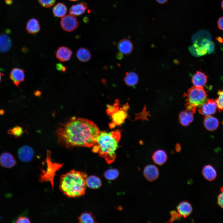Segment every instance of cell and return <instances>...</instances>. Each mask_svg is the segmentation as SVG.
I'll list each match as a JSON object with an SVG mask.
<instances>
[{
    "label": "cell",
    "instance_id": "d6a6232c",
    "mask_svg": "<svg viewBox=\"0 0 223 223\" xmlns=\"http://www.w3.org/2000/svg\"><path fill=\"white\" fill-rule=\"evenodd\" d=\"M40 4L45 7H49L54 5L55 0H38Z\"/></svg>",
    "mask_w": 223,
    "mask_h": 223
},
{
    "label": "cell",
    "instance_id": "9a60e30c",
    "mask_svg": "<svg viewBox=\"0 0 223 223\" xmlns=\"http://www.w3.org/2000/svg\"><path fill=\"white\" fill-rule=\"evenodd\" d=\"M117 46L119 51L125 55L130 54L133 49L132 43L127 39H123L120 40L118 42Z\"/></svg>",
    "mask_w": 223,
    "mask_h": 223
},
{
    "label": "cell",
    "instance_id": "ba28073f",
    "mask_svg": "<svg viewBox=\"0 0 223 223\" xmlns=\"http://www.w3.org/2000/svg\"><path fill=\"white\" fill-rule=\"evenodd\" d=\"M216 103L213 99H207L206 102L201 105L198 109L199 113L205 116H210L216 112Z\"/></svg>",
    "mask_w": 223,
    "mask_h": 223
},
{
    "label": "cell",
    "instance_id": "5bb4252c",
    "mask_svg": "<svg viewBox=\"0 0 223 223\" xmlns=\"http://www.w3.org/2000/svg\"><path fill=\"white\" fill-rule=\"evenodd\" d=\"M177 212L184 218L189 216L193 211L191 205L189 202L183 201L179 203L177 207Z\"/></svg>",
    "mask_w": 223,
    "mask_h": 223
},
{
    "label": "cell",
    "instance_id": "d4e9b609",
    "mask_svg": "<svg viewBox=\"0 0 223 223\" xmlns=\"http://www.w3.org/2000/svg\"><path fill=\"white\" fill-rule=\"evenodd\" d=\"M138 76L135 72H126L124 81L128 86L135 85L138 83Z\"/></svg>",
    "mask_w": 223,
    "mask_h": 223
},
{
    "label": "cell",
    "instance_id": "ee69618b",
    "mask_svg": "<svg viewBox=\"0 0 223 223\" xmlns=\"http://www.w3.org/2000/svg\"><path fill=\"white\" fill-rule=\"evenodd\" d=\"M4 113V111L3 109H0V115H3Z\"/></svg>",
    "mask_w": 223,
    "mask_h": 223
},
{
    "label": "cell",
    "instance_id": "44dd1931",
    "mask_svg": "<svg viewBox=\"0 0 223 223\" xmlns=\"http://www.w3.org/2000/svg\"><path fill=\"white\" fill-rule=\"evenodd\" d=\"M202 173L205 179L209 181L214 180L217 176L216 170L210 165H206L203 168Z\"/></svg>",
    "mask_w": 223,
    "mask_h": 223
},
{
    "label": "cell",
    "instance_id": "8992f818",
    "mask_svg": "<svg viewBox=\"0 0 223 223\" xmlns=\"http://www.w3.org/2000/svg\"><path fill=\"white\" fill-rule=\"evenodd\" d=\"M50 156V151H47L46 159V169L42 171L40 176L39 181L41 182H50L53 188L54 179L56 173L62 167L63 164L53 162L51 161Z\"/></svg>",
    "mask_w": 223,
    "mask_h": 223
},
{
    "label": "cell",
    "instance_id": "8fae6325",
    "mask_svg": "<svg viewBox=\"0 0 223 223\" xmlns=\"http://www.w3.org/2000/svg\"><path fill=\"white\" fill-rule=\"evenodd\" d=\"M17 154L19 159L23 162H28L31 160L34 155V152L30 147L24 146L18 150Z\"/></svg>",
    "mask_w": 223,
    "mask_h": 223
},
{
    "label": "cell",
    "instance_id": "4316f807",
    "mask_svg": "<svg viewBox=\"0 0 223 223\" xmlns=\"http://www.w3.org/2000/svg\"><path fill=\"white\" fill-rule=\"evenodd\" d=\"M76 55L77 59L80 61L85 62L88 61L91 58V54L87 49L81 47L77 52Z\"/></svg>",
    "mask_w": 223,
    "mask_h": 223
},
{
    "label": "cell",
    "instance_id": "f35d334b",
    "mask_svg": "<svg viewBox=\"0 0 223 223\" xmlns=\"http://www.w3.org/2000/svg\"><path fill=\"white\" fill-rule=\"evenodd\" d=\"M4 75L2 70L0 68V82L2 81V77Z\"/></svg>",
    "mask_w": 223,
    "mask_h": 223
},
{
    "label": "cell",
    "instance_id": "f1b7e54d",
    "mask_svg": "<svg viewBox=\"0 0 223 223\" xmlns=\"http://www.w3.org/2000/svg\"><path fill=\"white\" fill-rule=\"evenodd\" d=\"M24 131L22 127L17 125L9 129L7 131L8 133L13 136L15 138H17L22 136Z\"/></svg>",
    "mask_w": 223,
    "mask_h": 223
},
{
    "label": "cell",
    "instance_id": "d6986e66",
    "mask_svg": "<svg viewBox=\"0 0 223 223\" xmlns=\"http://www.w3.org/2000/svg\"><path fill=\"white\" fill-rule=\"evenodd\" d=\"M178 118L180 123L184 126H188L194 120L193 114L187 111L181 112L179 114Z\"/></svg>",
    "mask_w": 223,
    "mask_h": 223
},
{
    "label": "cell",
    "instance_id": "9c48e42d",
    "mask_svg": "<svg viewBox=\"0 0 223 223\" xmlns=\"http://www.w3.org/2000/svg\"><path fill=\"white\" fill-rule=\"evenodd\" d=\"M9 77L14 85L19 87L20 83L24 81V69L20 68H14L10 72Z\"/></svg>",
    "mask_w": 223,
    "mask_h": 223
},
{
    "label": "cell",
    "instance_id": "5b68a950",
    "mask_svg": "<svg viewBox=\"0 0 223 223\" xmlns=\"http://www.w3.org/2000/svg\"><path fill=\"white\" fill-rule=\"evenodd\" d=\"M119 101L116 100L113 106L108 105L107 106V112L111 115L112 121L109 124L111 128H113L116 125H120L123 124L127 116V110L128 107V104L125 105L119 109L118 106Z\"/></svg>",
    "mask_w": 223,
    "mask_h": 223
},
{
    "label": "cell",
    "instance_id": "ffe728a7",
    "mask_svg": "<svg viewBox=\"0 0 223 223\" xmlns=\"http://www.w3.org/2000/svg\"><path fill=\"white\" fill-rule=\"evenodd\" d=\"M167 155L165 152L162 150H158L153 153L152 159L154 162L159 165L165 164L167 160Z\"/></svg>",
    "mask_w": 223,
    "mask_h": 223
},
{
    "label": "cell",
    "instance_id": "52a82bcc",
    "mask_svg": "<svg viewBox=\"0 0 223 223\" xmlns=\"http://www.w3.org/2000/svg\"><path fill=\"white\" fill-rule=\"evenodd\" d=\"M60 24L62 29L68 32H71L76 29L79 24L75 16L70 14L62 17Z\"/></svg>",
    "mask_w": 223,
    "mask_h": 223
},
{
    "label": "cell",
    "instance_id": "4fadbf2b",
    "mask_svg": "<svg viewBox=\"0 0 223 223\" xmlns=\"http://www.w3.org/2000/svg\"><path fill=\"white\" fill-rule=\"evenodd\" d=\"M72 52L69 48L61 46L57 49L55 55L56 58L61 62H65L69 60L72 55Z\"/></svg>",
    "mask_w": 223,
    "mask_h": 223
},
{
    "label": "cell",
    "instance_id": "7a4b0ae2",
    "mask_svg": "<svg viewBox=\"0 0 223 223\" xmlns=\"http://www.w3.org/2000/svg\"><path fill=\"white\" fill-rule=\"evenodd\" d=\"M120 137L119 130L101 132L96 143L92 146V151L104 158L108 164H111L116 158V152Z\"/></svg>",
    "mask_w": 223,
    "mask_h": 223
},
{
    "label": "cell",
    "instance_id": "e575fe53",
    "mask_svg": "<svg viewBox=\"0 0 223 223\" xmlns=\"http://www.w3.org/2000/svg\"><path fill=\"white\" fill-rule=\"evenodd\" d=\"M220 193L217 197V202L218 205L223 208V186H221L220 189Z\"/></svg>",
    "mask_w": 223,
    "mask_h": 223
},
{
    "label": "cell",
    "instance_id": "7402d4cb",
    "mask_svg": "<svg viewBox=\"0 0 223 223\" xmlns=\"http://www.w3.org/2000/svg\"><path fill=\"white\" fill-rule=\"evenodd\" d=\"M87 5L85 2L80 3L72 5L70 8L69 14L74 16H78L83 14L87 9Z\"/></svg>",
    "mask_w": 223,
    "mask_h": 223
},
{
    "label": "cell",
    "instance_id": "3957f363",
    "mask_svg": "<svg viewBox=\"0 0 223 223\" xmlns=\"http://www.w3.org/2000/svg\"><path fill=\"white\" fill-rule=\"evenodd\" d=\"M87 177L82 172L72 170L60 176L59 189L68 197L81 196L85 193Z\"/></svg>",
    "mask_w": 223,
    "mask_h": 223
},
{
    "label": "cell",
    "instance_id": "7dc6e473",
    "mask_svg": "<svg viewBox=\"0 0 223 223\" xmlns=\"http://www.w3.org/2000/svg\"></svg>",
    "mask_w": 223,
    "mask_h": 223
},
{
    "label": "cell",
    "instance_id": "8d00e7d4",
    "mask_svg": "<svg viewBox=\"0 0 223 223\" xmlns=\"http://www.w3.org/2000/svg\"><path fill=\"white\" fill-rule=\"evenodd\" d=\"M217 25L218 28L223 30V17H221L218 19Z\"/></svg>",
    "mask_w": 223,
    "mask_h": 223
},
{
    "label": "cell",
    "instance_id": "b9f144b4",
    "mask_svg": "<svg viewBox=\"0 0 223 223\" xmlns=\"http://www.w3.org/2000/svg\"><path fill=\"white\" fill-rule=\"evenodd\" d=\"M34 94L37 96H39L41 94V92L40 91L37 90L35 92Z\"/></svg>",
    "mask_w": 223,
    "mask_h": 223
},
{
    "label": "cell",
    "instance_id": "bcb514c9",
    "mask_svg": "<svg viewBox=\"0 0 223 223\" xmlns=\"http://www.w3.org/2000/svg\"><path fill=\"white\" fill-rule=\"evenodd\" d=\"M69 0L71 1H77V0Z\"/></svg>",
    "mask_w": 223,
    "mask_h": 223
},
{
    "label": "cell",
    "instance_id": "f6af8a7d",
    "mask_svg": "<svg viewBox=\"0 0 223 223\" xmlns=\"http://www.w3.org/2000/svg\"><path fill=\"white\" fill-rule=\"evenodd\" d=\"M221 7L222 9H223V0L221 2Z\"/></svg>",
    "mask_w": 223,
    "mask_h": 223
},
{
    "label": "cell",
    "instance_id": "60d3db41",
    "mask_svg": "<svg viewBox=\"0 0 223 223\" xmlns=\"http://www.w3.org/2000/svg\"><path fill=\"white\" fill-rule=\"evenodd\" d=\"M5 3L8 5H10L12 3V0H5Z\"/></svg>",
    "mask_w": 223,
    "mask_h": 223
},
{
    "label": "cell",
    "instance_id": "cb8c5ba5",
    "mask_svg": "<svg viewBox=\"0 0 223 223\" xmlns=\"http://www.w3.org/2000/svg\"><path fill=\"white\" fill-rule=\"evenodd\" d=\"M86 186L92 189H97L100 188L102 185L100 179L97 176L91 175L87 177L86 179Z\"/></svg>",
    "mask_w": 223,
    "mask_h": 223
},
{
    "label": "cell",
    "instance_id": "ab89813d",
    "mask_svg": "<svg viewBox=\"0 0 223 223\" xmlns=\"http://www.w3.org/2000/svg\"><path fill=\"white\" fill-rule=\"evenodd\" d=\"M181 149V147L180 145L179 144H177L176 146V151L177 152H179L180 151Z\"/></svg>",
    "mask_w": 223,
    "mask_h": 223
},
{
    "label": "cell",
    "instance_id": "277c9868",
    "mask_svg": "<svg viewBox=\"0 0 223 223\" xmlns=\"http://www.w3.org/2000/svg\"><path fill=\"white\" fill-rule=\"evenodd\" d=\"M183 96L185 99L186 111L193 114L198 107L206 102L208 94L203 87L194 86L189 89Z\"/></svg>",
    "mask_w": 223,
    "mask_h": 223
},
{
    "label": "cell",
    "instance_id": "836d02e7",
    "mask_svg": "<svg viewBox=\"0 0 223 223\" xmlns=\"http://www.w3.org/2000/svg\"><path fill=\"white\" fill-rule=\"evenodd\" d=\"M171 217L168 221L170 223L173 222L174 221L178 220L180 219L181 216L177 212L175 211H172L170 212Z\"/></svg>",
    "mask_w": 223,
    "mask_h": 223
},
{
    "label": "cell",
    "instance_id": "2e32d148",
    "mask_svg": "<svg viewBox=\"0 0 223 223\" xmlns=\"http://www.w3.org/2000/svg\"><path fill=\"white\" fill-rule=\"evenodd\" d=\"M208 77L201 71H197L193 76L192 82L194 86L203 87L207 82Z\"/></svg>",
    "mask_w": 223,
    "mask_h": 223
},
{
    "label": "cell",
    "instance_id": "484cf974",
    "mask_svg": "<svg viewBox=\"0 0 223 223\" xmlns=\"http://www.w3.org/2000/svg\"><path fill=\"white\" fill-rule=\"evenodd\" d=\"M67 8L65 4L59 2L55 5L52 9L54 15L57 17H63L66 14Z\"/></svg>",
    "mask_w": 223,
    "mask_h": 223
},
{
    "label": "cell",
    "instance_id": "e0dca14e",
    "mask_svg": "<svg viewBox=\"0 0 223 223\" xmlns=\"http://www.w3.org/2000/svg\"><path fill=\"white\" fill-rule=\"evenodd\" d=\"M204 125L205 128L210 131L215 130L219 126L218 119L216 117L211 116H206L204 117Z\"/></svg>",
    "mask_w": 223,
    "mask_h": 223
},
{
    "label": "cell",
    "instance_id": "ac0fdd59",
    "mask_svg": "<svg viewBox=\"0 0 223 223\" xmlns=\"http://www.w3.org/2000/svg\"><path fill=\"white\" fill-rule=\"evenodd\" d=\"M11 41L9 37L5 33L0 34V53L8 51L11 46Z\"/></svg>",
    "mask_w": 223,
    "mask_h": 223
},
{
    "label": "cell",
    "instance_id": "7bdbcfd3",
    "mask_svg": "<svg viewBox=\"0 0 223 223\" xmlns=\"http://www.w3.org/2000/svg\"><path fill=\"white\" fill-rule=\"evenodd\" d=\"M122 54L121 53H119L118 54H117V58H118V59H122Z\"/></svg>",
    "mask_w": 223,
    "mask_h": 223
},
{
    "label": "cell",
    "instance_id": "6da1fadb",
    "mask_svg": "<svg viewBox=\"0 0 223 223\" xmlns=\"http://www.w3.org/2000/svg\"><path fill=\"white\" fill-rule=\"evenodd\" d=\"M100 132L93 121L73 117L60 125L56 134L59 143L66 147H90L96 143Z\"/></svg>",
    "mask_w": 223,
    "mask_h": 223
},
{
    "label": "cell",
    "instance_id": "83f0119b",
    "mask_svg": "<svg viewBox=\"0 0 223 223\" xmlns=\"http://www.w3.org/2000/svg\"><path fill=\"white\" fill-rule=\"evenodd\" d=\"M78 222L81 223L96 222L92 214L90 212H85L81 214L78 218Z\"/></svg>",
    "mask_w": 223,
    "mask_h": 223
},
{
    "label": "cell",
    "instance_id": "7c38bea8",
    "mask_svg": "<svg viewBox=\"0 0 223 223\" xmlns=\"http://www.w3.org/2000/svg\"><path fill=\"white\" fill-rule=\"evenodd\" d=\"M143 174L147 181L152 182L157 179L159 173L158 168L155 165L149 164L145 167Z\"/></svg>",
    "mask_w": 223,
    "mask_h": 223
},
{
    "label": "cell",
    "instance_id": "d590c367",
    "mask_svg": "<svg viewBox=\"0 0 223 223\" xmlns=\"http://www.w3.org/2000/svg\"><path fill=\"white\" fill-rule=\"evenodd\" d=\"M56 69L59 71H61L65 73L66 71V68L61 63H58L56 65Z\"/></svg>",
    "mask_w": 223,
    "mask_h": 223
},
{
    "label": "cell",
    "instance_id": "603a6c76",
    "mask_svg": "<svg viewBox=\"0 0 223 223\" xmlns=\"http://www.w3.org/2000/svg\"><path fill=\"white\" fill-rule=\"evenodd\" d=\"M26 28L30 34H33L38 33L40 29V26L38 21L35 18H31L27 22Z\"/></svg>",
    "mask_w": 223,
    "mask_h": 223
},
{
    "label": "cell",
    "instance_id": "30bf717a",
    "mask_svg": "<svg viewBox=\"0 0 223 223\" xmlns=\"http://www.w3.org/2000/svg\"><path fill=\"white\" fill-rule=\"evenodd\" d=\"M16 163V160L14 156L9 152H3L0 155V165L4 168H12L15 165Z\"/></svg>",
    "mask_w": 223,
    "mask_h": 223
},
{
    "label": "cell",
    "instance_id": "4dcf8cb0",
    "mask_svg": "<svg viewBox=\"0 0 223 223\" xmlns=\"http://www.w3.org/2000/svg\"><path fill=\"white\" fill-rule=\"evenodd\" d=\"M218 97L215 99L218 110L220 112L223 111V89L217 92Z\"/></svg>",
    "mask_w": 223,
    "mask_h": 223
},
{
    "label": "cell",
    "instance_id": "f546056e",
    "mask_svg": "<svg viewBox=\"0 0 223 223\" xmlns=\"http://www.w3.org/2000/svg\"><path fill=\"white\" fill-rule=\"evenodd\" d=\"M119 173V171L116 169L113 168L108 169L104 173V176L107 179L112 180L116 179L118 177Z\"/></svg>",
    "mask_w": 223,
    "mask_h": 223
},
{
    "label": "cell",
    "instance_id": "1f68e13d",
    "mask_svg": "<svg viewBox=\"0 0 223 223\" xmlns=\"http://www.w3.org/2000/svg\"><path fill=\"white\" fill-rule=\"evenodd\" d=\"M13 222L16 223H31L29 219L24 214H22L18 216L15 219Z\"/></svg>",
    "mask_w": 223,
    "mask_h": 223
},
{
    "label": "cell",
    "instance_id": "74e56055",
    "mask_svg": "<svg viewBox=\"0 0 223 223\" xmlns=\"http://www.w3.org/2000/svg\"><path fill=\"white\" fill-rule=\"evenodd\" d=\"M168 0H156V1L159 3L163 4L166 2Z\"/></svg>",
    "mask_w": 223,
    "mask_h": 223
}]
</instances>
